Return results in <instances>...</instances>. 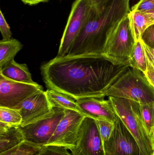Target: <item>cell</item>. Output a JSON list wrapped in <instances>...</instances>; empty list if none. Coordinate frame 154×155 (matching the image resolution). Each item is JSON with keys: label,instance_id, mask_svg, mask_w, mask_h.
<instances>
[{"label": "cell", "instance_id": "cell-1", "mask_svg": "<svg viewBox=\"0 0 154 155\" xmlns=\"http://www.w3.org/2000/svg\"><path fill=\"white\" fill-rule=\"evenodd\" d=\"M129 64H118L104 54L56 56L40 67L49 89L76 100L86 97L104 99L111 86L127 70Z\"/></svg>", "mask_w": 154, "mask_h": 155}, {"label": "cell", "instance_id": "cell-2", "mask_svg": "<svg viewBox=\"0 0 154 155\" xmlns=\"http://www.w3.org/2000/svg\"><path fill=\"white\" fill-rule=\"evenodd\" d=\"M130 0H107L102 10L90 15L67 55L103 54L108 35L130 12Z\"/></svg>", "mask_w": 154, "mask_h": 155}, {"label": "cell", "instance_id": "cell-3", "mask_svg": "<svg viewBox=\"0 0 154 155\" xmlns=\"http://www.w3.org/2000/svg\"><path fill=\"white\" fill-rule=\"evenodd\" d=\"M106 97L128 99L139 104L154 103V87L143 72L129 67L109 88Z\"/></svg>", "mask_w": 154, "mask_h": 155}, {"label": "cell", "instance_id": "cell-4", "mask_svg": "<svg viewBox=\"0 0 154 155\" xmlns=\"http://www.w3.org/2000/svg\"><path fill=\"white\" fill-rule=\"evenodd\" d=\"M108 99L118 118L136 140L141 155H153V142L139 117L138 103L114 97H108Z\"/></svg>", "mask_w": 154, "mask_h": 155}, {"label": "cell", "instance_id": "cell-5", "mask_svg": "<svg viewBox=\"0 0 154 155\" xmlns=\"http://www.w3.org/2000/svg\"><path fill=\"white\" fill-rule=\"evenodd\" d=\"M135 41L131 31L128 15L125 16L108 35L103 54L114 63L129 64L128 59Z\"/></svg>", "mask_w": 154, "mask_h": 155}, {"label": "cell", "instance_id": "cell-6", "mask_svg": "<svg viewBox=\"0 0 154 155\" xmlns=\"http://www.w3.org/2000/svg\"><path fill=\"white\" fill-rule=\"evenodd\" d=\"M92 8L89 0L74 1L57 56L62 57L68 54L70 48L86 23Z\"/></svg>", "mask_w": 154, "mask_h": 155}, {"label": "cell", "instance_id": "cell-7", "mask_svg": "<svg viewBox=\"0 0 154 155\" xmlns=\"http://www.w3.org/2000/svg\"><path fill=\"white\" fill-rule=\"evenodd\" d=\"M69 151L71 155H105L95 119L84 117L79 128L76 144Z\"/></svg>", "mask_w": 154, "mask_h": 155}, {"label": "cell", "instance_id": "cell-8", "mask_svg": "<svg viewBox=\"0 0 154 155\" xmlns=\"http://www.w3.org/2000/svg\"><path fill=\"white\" fill-rule=\"evenodd\" d=\"M65 115V109L53 107V111L46 117L24 126H19L25 140L43 146L54 134L60 121Z\"/></svg>", "mask_w": 154, "mask_h": 155}, {"label": "cell", "instance_id": "cell-9", "mask_svg": "<svg viewBox=\"0 0 154 155\" xmlns=\"http://www.w3.org/2000/svg\"><path fill=\"white\" fill-rule=\"evenodd\" d=\"M43 90L39 84L13 81L0 75V107L14 108L37 92Z\"/></svg>", "mask_w": 154, "mask_h": 155}, {"label": "cell", "instance_id": "cell-10", "mask_svg": "<svg viewBox=\"0 0 154 155\" xmlns=\"http://www.w3.org/2000/svg\"><path fill=\"white\" fill-rule=\"evenodd\" d=\"M103 149L105 155H141L136 140L118 117Z\"/></svg>", "mask_w": 154, "mask_h": 155}, {"label": "cell", "instance_id": "cell-11", "mask_svg": "<svg viewBox=\"0 0 154 155\" xmlns=\"http://www.w3.org/2000/svg\"><path fill=\"white\" fill-rule=\"evenodd\" d=\"M86 116L74 110L65 109V115L54 134L45 145L65 147L69 150L76 144L80 126Z\"/></svg>", "mask_w": 154, "mask_h": 155}, {"label": "cell", "instance_id": "cell-12", "mask_svg": "<svg viewBox=\"0 0 154 155\" xmlns=\"http://www.w3.org/2000/svg\"><path fill=\"white\" fill-rule=\"evenodd\" d=\"M14 109L19 111L22 117V122L19 126L21 127L40 120L53 111L44 90L33 95Z\"/></svg>", "mask_w": 154, "mask_h": 155}, {"label": "cell", "instance_id": "cell-13", "mask_svg": "<svg viewBox=\"0 0 154 155\" xmlns=\"http://www.w3.org/2000/svg\"><path fill=\"white\" fill-rule=\"evenodd\" d=\"M80 112L95 119H105L115 123L118 118L110 100L86 97L76 100Z\"/></svg>", "mask_w": 154, "mask_h": 155}, {"label": "cell", "instance_id": "cell-14", "mask_svg": "<svg viewBox=\"0 0 154 155\" xmlns=\"http://www.w3.org/2000/svg\"><path fill=\"white\" fill-rule=\"evenodd\" d=\"M0 75L13 81L27 84H35L31 74L25 64H19L14 60L3 67L0 70Z\"/></svg>", "mask_w": 154, "mask_h": 155}, {"label": "cell", "instance_id": "cell-15", "mask_svg": "<svg viewBox=\"0 0 154 155\" xmlns=\"http://www.w3.org/2000/svg\"><path fill=\"white\" fill-rule=\"evenodd\" d=\"M25 141L19 126H10L0 131V153H4Z\"/></svg>", "mask_w": 154, "mask_h": 155}, {"label": "cell", "instance_id": "cell-16", "mask_svg": "<svg viewBox=\"0 0 154 155\" xmlns=\"http://www.w3.org/2000/svg\"><path fill=\"white\" fill-rule=\"evenodd\" d=\"M130 28L136 42L139 41L148 26L151 25V21L144 13L131 10L128 14Z\"/></svg>", "mask_w": 154, "mask_h": 155}, {"label": "cell", "instance_id": "cell-17", "mask_svg": "<svg viewBox=\"0 0 154 155\" xmlns=\"http://www.w3.org/2000/svg\"><path fill=\"white\" fill-rule=\"evenodd\" d=\"M23 45L15 39L1 40L0 41V70L4 66L14 60L17 54L22 50Z\"/></svg>", "mask_w": 154, "mask_h": 155}, {"label": "cell", "instance_id": "cell-18", "mask_svg": "<svg viewBox=\"0 0 154 155\" xmlns=\"http://www.w3.org/2000/svg\"><path fill=\"white\" fill-rule=\"evenodd\" d=\"M46 92L48 100L52 107L69 109L81 113L76 101L72 97L52 89H48Z\"/></svg>", "mask_w": 154, "mask_h": 155}, {"label": "cell", "instance_id": "cell-19", "mask_svg": "<svg viewBox=\"0 0 154 155\" xmlns=\"http://www.w3.org/2000/svg\"><path fill=\"white\" fill-rule=\"evenodd\" d=\"M129 66L140 70L144 74L147 70V63L144 50L141 41L136 42L131 56L128 60Z\"/></svg>", "mask_w": 154, "mask_h": 155}, {"label": "cell", "instance_id": "cell-20", "mask_svg": "<svg viewBox=\"0 0 154 155\" xmlns=\"http://www.w3.org/2000/svg\"><path fill=\"white\" fill-rule=\"evenodd\" d=\"M137 111L146 129L152 138L154 123V103H138Z\"/></svg>", "mask_w": 154, "mask_h": 155}, {"label": "cell", "instance_id": "cell-21", "mask_svg": "<svg viewBox=\"0 0 154 155\" xmlns=\"http://www.w3.org/2000/svg\"><path fill=\"white\" fill-rule=\"evenodd\" d=\"M42 147L25 140L11 149L0 153V155H39Z\"/></svg>", "mask_w": 154, "mask_h": 155}, {"label": "cell", "instance_id": "cell-22", "mask_svg": "<svg viewBox=\"0 0 154 155\" xmlns=\"http://www.w3.org/2000/svg\"><path fill=\"white\" fill-rule=\"evenodd\" d=\"M0 121L14 126H19L22 122V117L16 109L0 107Z\"/></svg>", "mask_w": 154, "mask_h": 155}, {"label": "cell", "instance_id": "cell-23", "mask_svg": "<svg viewBox=\"0 0 154 155\" xmlns=\"http://www.w3.org/2000/svg\"><path fill=\"white\" fill-rule=\"evenodd\" d=\"M97 125L99 135L101 137L102 144L108 140L115 127V123L105 119H95Z\"/></svg>", "mask_w": 154, "mask_h": 155}, {"label": "cell", "instance_id": "cell-24", "mask_svg": "<svg viewBox=\"0 0 154 155\" xmlns=\"http://www.w3.org/2000/svg\"><path fill=\"white\" fill-rule=\"evenodd\" d=\"M65 147L57 145H43L39 155H71Z\"/></svg>", "mask_w": 154, "mask_h": 155}, {"label": "cell", "instance_id": "cell-25", "mask_svg": "<svg viewBox=\"0 0 154 155\" xmlns=\"http://www.w3.org/2000/svg\"><path fill=\"white\" fill-rule=\"evenodd\" d=\"M0 31L3 37V40H10L12 38V34L11 28L5 20L4 15L0 10Z\"/></svg>", "mask_w": 154, "mask_h": 155}, {"label": "cell", "instance_id": "cell-26", "mask_svg": "<svg viewBox=\"0 0 154 155\" xmlns=\"http://www.w3.org/2000/svg\"><path fill=\"white\" fill-rule=\"evenodd\" d=\"M141 40L147 46L154 49V24L147 27Z\"/></svg>", "mask_w": 154, "mask_h": 155}, {"label": "cell", "instance_id": "cell-27", "mask_svg": "<svg viewBox=\"0 0 154 155\" xmlns=\"http://www.w3.org/2000/svg\"><path fill=\"white\" fill-rule=\"evenodd\" d=\"M154 10V0H140L135 5L132 10L145 12Z\"/></svg>", "mask_w": 154, "mask_h": 155}, {"label": "cell", "instance_id": "cell-28", "mask_svg": "<svg viewBox=\"0 0 154 155\" xmlns=\"http://www.w3.org/2000/svg\"><path fill=\"white\" fill-rule=\"evenodd\" d=\"M141 44L144 50L146 57L147 68L153 70L154 69V49L147 46L142 40H140Z\"/></svg>", "mask_w": 154, "mask_h": 155}, {"label": "cell", "instance_id": "cell-29", "mask_svg": "<svg viewBox=\"0 0 154 155\" xmlns=\"http://www.w3.org/2000/svg\"><path fill=\"white\" fill-rule=\"evenodd\" d=\"M92 7L97 11L99 12L102 10L107 0H89Z\"/></svg>", "mask_w": 154, "mask_h": 155}, {"label": "cell", "instance_id": "cell-30", "mask_svg": "<svg viewBox=\"0 0 154 155\" xmlns=\"http://www.w3.org/2000/svg\"><path fill=\"white\" fill-rule=\"evenodd\" d=\"M148 82L154 87V71L150 68H147L146 72L144 74Z\"/></svg>", "mask_w": 154, "mask_h": 155}, {"label": "cell", "instance_id": "cell-31", "mask_svg": "<svg viewBox=\"0 0 154 155\" xmlns=\"http://www.w3.org/2000/svg\"><path fill=\"white\" fill-rule=\"evenodd\" d=\"M24 4L33 5L42 2H47L50 0H21Z\"/></svg>", "mask_w": 154, "mask_h": 155}, {"label": "cell", "instance_id": "cell-32", "mask_svg": "<svg viewBox=\"0 0 154 155\" xmlns=\"http://www.w3.org/2000/svg\"><path fill=\"white\" fill-rule=\"evenodd\" d=\"M146 15L147 16L151 22V25L154 24V10H151L148 12H145Z\"/></svg>", "mask_w": 154, "mask_h": 155}, {"label": "cell", "instance_id": "cell-33", "mask_svg": "<svg viewBox=\"0 0 154 155\" xmlns=\"http://www.w3.org/2000/svg\"><path fill=\"white\" fill-rule=\"evenodd\" d=\"M152 139L154 145V126L153 128L152 133Z\"/></svg>", "mask_w": 154, "mask_h": 155}, {"label": "cell", "instance_id": "cell-34", "mask_svg": "<svg viewBox=\"0 0 154 155\" xmlns=\"http://www.w3.org/2000/svg\"><path fill=\"white\" fill-rule=\"evenodd\" d=\"M153 71H154V69Z\"/></svg>", "mask_w": 154, "mask_h": 155}, {"label": "cell", "instance_id": "cell-35", "mask_svg": "<svg viewBox=\"0 0 154 155\" xmlns=\"http://www.w3.org/2000/svg\"><path fill=\"white\" fill-rule=\"evenodd\" d=\"M153 155H154V154H153Z\"/></svg>", "mask_w": 154, "mask_h": 155}]
</instances>
